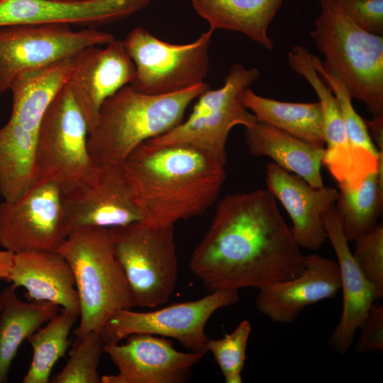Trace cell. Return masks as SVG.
Segmentation results:
<instances>
[{
  "mask_svg": "<svg viewBox=\"0 0 383 383\" xmlns=\"http://www.w3.org/2000/svg\"><path fill=\"white\" fill-rule=\"evenodd\" d=\"M13 256L14 253L9 250H0V281L10 282Z\"/></svg>",
  "mask_w": 383,
  "mask_h": 383,
  "instance_id": "35",
  "label": "cell"
},
{
  "mask_svg": "<svg viewBox=\"0 0 383 383\" xmlns=\"http://www.w3.org/2000/svg\"><path fill=\"white\" fill-rule=\"evenodd\" d=\"M239 299L238 290L223 289L195 301L170 305L156 311L136 312L123 309L115 312L101 331L106 344L118 343L132 334L143 333L177 340L191 352L205 355L209 338L205 326L218 309Z\"/></svg>",
  "mask_w": 383,
  "mask_h": 383,
  "instance_id": "11",
  "label": "cell"
},
{
  "mask_svg": "<svg viewBox=\"0 0 383 383\" xmlns=\"http://www.w3.org/2000/svg\"><path fill=\"white\" fill-rule=\"evenodd\" d=\"M245 138L252 155L271 158L313 187L324 186L321 166L325 147L311 144L262 122L246 128Z\"/></svg>",
  "mask_w": 383,
  "mask_h": 383,
  "instance_id": "21",
  "label": "cell"
},
{
  "mask_svg": "<svg viewBox=\"0 0 383 383\" xmlns=\"http://www.w3.org/2000/svg\"><path fill=\"white\" fill-rule=\"evenodd\" d=\"M251 331L250 322L242 321L231 333L223 338L209 339L208 352L212 353L226 383H242V371L245 361V352Z\"/></svg>",
  "mask_w": 383,
  "mask_h": 383,
  "instance_id": "31",
  "label": "cell"
},
{
  "mask_svg": "<svg viewBox=\"0 0 383 383\" xmlns=\"http://www.w3.org/2000/svg\"><path fill=\"white\" fill-rule=\"evenodd\" d=\"M353 256L365 277L374 287L378 299L383 296V225L378 223L357 239Z\"/></svg>",
  "mask_w": 383,
  "mask_h": 383,
  "instance_id": "32",
  "label": "cell"
},
{
  "mask_svg": "<svg viewBox=\"0 0 383 383\" xmlns=\"http://www.w3.org/2000/svg\"><path fill=\"white\" fill-rule=\"evenodd\" d=\"M110 231L133 306L155 307L166 303L178 279L174 225L138 221Z\"/></svg>",
  "mask_w": 383,
  "mask_h": 383,
  "instance_id": "6",
  "label": "cell"
},
{
  "mask_svg": "<svg viewBox=\"0 0 383 383\" xmlns=\"http://www.w3.org/2000/svg\"><path fill=\"white\" fill-rule=\"evenodd\" d=\"M153 0H0V27L22 23L94 28L129 17Z\"/></svg>",
  "mask_w": 383,
  "mask_h": 383,
  "instance_id": "18",
  "label": "cell"
},
{
  "mask_svg": "<svg viewBox=\"0 0 383 383\" xmlns=\"http://www.w3.org/2000/svg\"><path fill=\"white\" fill-rule=\"evenodd\" d=\"M10 282L27 290L29 301H48L60 309L79 313L78 292L67 260L56 251L14 254Z\"/></svg>",
  "mask_w": 383,
  "mask_h": 383,
  "instance_id": "20",
  "label": "cell"
},
{
  "mask_svg": "<svg viewBox=\"0 0 383 383\" xmlns=\"http://www.w3.org/2000/svg\"><path fill=\"white\" fill-rule=\"evenodd\" d=\"M36 133L10 118L0 128V195L18 199L35 184Z\"/></svg>",
  "mask_w": 383,
  "mask_h": 383,
  "instance_id": "27",
  "label": "cell"
},
{
  "mask_svg": "<svg viewBox=\"0 0 383 383\" xmlns=\"http://www.w3.org/2000/svg\"><path fill=\"white\" fill-rule=\"evenodd\" d=\"M1 297L0 383H6L12 362L23 341L55 316L60 308L48 301H23L11 286L1 292Z\"/></svg>",
  "mask_w": 383,
  "mask_h": 383,
  "instance_id": "24",
  "label": "cell"
},
{
  "mask_svg": "<svg viewBox=\"0 0 383 383\" xmlns=\"http://www.w3.org/2000/svg\"><path fill=\"white\" fill-rule=\"evenodd\" d=\"M115 39L94 28L73 30L70 25L22 23L0 27V94L23 72L72 57L91 45Z\"/></svg>",
  "mask_w": 383,
  "mask_h": 383,
  "instance_id": "10",
  "label": "cell"
},
{
  "mask_svg": "<svg viewBox=\"0 0 383 383\" xmlns=\"http://www.w3.org/2000/svg\"><path fill=\"white\" fill-rule=\"evenodd\" d=\"M67 84L87 123L95 128L104 102L132 82L135 65L123 40L114 39L104 48H84L72 57Z\"/></svg>",
  "mask_w": 383,
  "mask_h": 383,
  "instance_id": "15",
  "label": "cell"
},
{
  "mask_svg": "<svg viewBox=\"0 0 383 383\" xmlns=\"http://www.w3.org/2000/svg\"><path fill=\"white\" fill-rule=\"evenodd\" d=\"M209 28L241 33L265 49L274 45L267 34L284 0H190Z\"/></svg>",
  "mask_w": 383,
  "mask_h": 383,
  "instance_id": "23",
  "label": "cell"
},
{
  "mask_svg": "<svg viewBox=\"0 0 383 383\" xmlns=\"http://www.w3.org/2000/svg\"><path fill=\"white\" fill-rule=\"evenodd\" d=\"M340 289L337 262L310 254L305 255V267L297 276L260 289L255 306L271 321L290 323L306 306L335 297Z\"/></svg>",
  "mask_w": 383,
  "mask_h": 383,
  "instance_id": "16",
  "label": "cell"
},
{
  "mask_svg": "<svg viewBox=\"0 0 383 383\" xmlns=\"http://www.w3.org/2000/svg\"><path fill=\"white\" fill-rule=\"evenodd\" d=\"M371 135L374 138L379 150H383V118L365 120ZM370 135V136H371Z\"/></svg>",
  "mask_w": 383,
  "mask_h": 383,
  "instance_id": "36",
  "label": "cell"
},
{
  "mask_svg": "<svg viewBox=\"0 0 383 383\" xmlns=\"http://www.w3.org/2000/svg\"><path fill=\"white\" fill-rule=\"evenodd\" d=\"M377 170L368 174L357 188L339 191L334 206L348 242L355 241L374 228L382 213L383 189L379 185Z\"/></svg>",
  "mask_w": 383,
  "mask_h": 383,
  "instance_id": "28",
  "label": "cell"
},
{
  "mask_svg": "<svg viewBox=\"0 0 383 383\" xmlns=\"http://www.w3.org/2000/svg\"><path fill=\"white\" fill-rule=\"evenodd\" d=\"M209 89L204 82L175 93L150 95L124 86L104 102L89 133L87 146L94 162L121 163L141 143L180 124L191 102Z\"/></svg>",
  "mask_w": 383,
  "mask_h": 383,
  "instance_id": "3",
  "label": "cell"
},
{
  "mask_svg": "<svg viewBox=\"0 0 383 383\" xmlns=\"http://www.w3.org/2000/svg\"><path fill=\"white\" fill-rule=\"evenodd\" d=\"M213 32L209 28L190 43L172 44L135 28L123 40L135 68L129 85L143 94L162 95L204 83Z\"/></svg>",
  "mask_w": 383,
  "mask_h": 383,
  "instance_id": "9",
  "label": "cell"
},
{
  "mask_svg": "<svg viewBox=\"0 0 383 383\" xmlns=\"http://www.w3.org/2000/svg\"><path fill=\"white\" fill-rule=\"evenodd\" d=\"M189 267L210 292L260 289L297 276L305 255L274 196L258 189L228 195L218 203Z\"/></svg>",
  "mask_w": 383,
  "mask_h": 383,
  "instance_id": "1",
  "label": "cell"
},
{
  "mask_svg": "<svg viewBox=\"0 0 383 383\" xmlns=\"http://www.w3.org/2000/svg\"><path fill=\"white\" fill-rule=\"evenodd\" d=\"M60 313L30 335L33 357L23 383H48L57 360L66 357L69 334L79 313L60 309Z\"/></svg>",
  "mask_w": 383,
  "mask_h": 383,
  "instance_id": "29",
  "label": "cell"
},
{
  "mask_svg": "<svg viewBox=\"0 0 383 383\" xmlns=\"http://www.w3.org/2000/svg\"><path fill=\"white\" fill-rule=\"evenodd\" d=\"M68 234L62 192L52 182L35 184L0 204V245L14 254L57 251Z\"/></svg>",
  "mask_w": 383,
  "mask_h": 383,
  "instance_id": "13",
  "label": "cell"
},
{
  "mask_svg": "<svg viewBox=\"0 0 383 383\" xmlns=\"http://www.w3.org/2000/svg\"><path fill=\"white\" fill-rule=\"evenodd\" d=\"M349 18L370 33L383 35V0H340Z\"/></svg>",
  "mask_w": 383,
  "mask_h": 383,
  "instance_id": "33",
  "label": "cell"
},
{
  "mask_svg": "<svg viewBox=\"0 0 383 383\" xmlns=\"http://www.w3.org/2000/svg\"><path fill=\"white\" fill-rule=\"evenodd\" d=\"M327 233L337 257L343 292V309L340 320L328 339V345L336 353L345 355L369 309L378 299L373 285L357 266L348 245L335 206L323 216Z\"/></svg>",
  "mask_w": 383,
  "mask_h": 383,
  "instance_id": "19",
  "label": "cell"
},
{
  "mask_svg": "<svg viewBox=\"0 0 383 383\" xmlns=\"http://www.w3.org/2000/svg\"><path fill=\"white\" fill-rule=\"evenodd\" d=\"M311 37L322 65L339 79L372 118H383V36L367 32L344 11L340 0H318Z\"/></svg>",
  "mask_w": 383,
  "mask_h": 383,
  "instance_id": "4",
  "label": "cell"
},
{
  "mask_svg": "<svg viewBox=\"0 0 383 383\" xmlns=\"http://www.w3.org/2000/svg\"><path fill=\"white\" fill-rule=\"evenodd\" d=\"M243 101L258 122L271 125L311 144L325 147L324 121L318 101H280L260 96L250 87L243 91Z\"/></svg>",
  "mask_w": 383,
  "mask_h": 383,
  "instance_id": "26",
  "label": "cell"
},
{
  "mask_svg": "<svg viewBox=\"0 0 383 383\" xmlns=\"http://www.w3.org/2000/svg\"><path fill=\"white\" fill-rule=\"evenodd\" d=\"M72 57L21 73L9 87L13 102L10 118L37 133L44 113L68 81Z\"/></svg>",
  "mask_w": 383,
  "mask_h": 383,
  "instance_id": "22",
  "label": "cell"
},
{
  "mask_svg": "<svg viewBox=\"0 0 383 383\" xmlns=\"http://www.w3.org/2000/svg\"><path fill=\"white\" fill-rule=\"evenodd\" d=\"M2 307H3V301H2V297H1V292L0 290V313L2 310Z\"/></svg>",
  "mask_w": 383,
  "mask_h": 383,
  "instance_id": "37",
  "label": "cell"
},
{
  "mask_svg": "<svg viewBox=\"0 0 383 383\" xmlns=\"http://www.w3.org/2000/svg\"><path fill=\"white\" fill-rule=\"evenodd\" d=\"M360 334L355 345L358 353L383 351V306L373 304L369 309L359 328Z\"/></svg>",
  "mask_w": 383,
  "mask_h": 383,
  "instance_id": "34",
  "label": "cell"
},
{
  "mask_svg": "<svg viewBox=\"0 0 383 383\" xmlns=\"http://www.w3.org/2000/svg\"><path fill=\"white\" fill-rule=\"evenodd\" d=\"M63 1H90V0H63Z\"/></svg>",
  "mask_w": 383,
  "mask_h": 383,
  "instance_id": "38",
  "label": "cell"
},
{
  "mask_svg": "<svg viewBox=\"0 0 383 383\" xmlns=\"http://www.w3.org/2000/svg\"><path fill=\"white\" fill-rule=\"evenodd\" d=\"M57 252L70 265L78 292L80 321L74 331L76 337L91 331L101 332L115 312L133 307L110 228L73 229Z\"/></svg>",
  "mask_w": 383,
  "mask_h": 383,
  "instance_id": "5",
  "label": "cell"
},
{
  "mask_svg": "<svg viewBox=\"0 0 383 383\" xmlns=\"http://www.w3.org/2000/svg\"><path fill=\"white\" fill-rule=\"evenodd\" d=\"M105 345L99 331H89L77 337L66 365L50 382L101 383L98 367Z\"/></svg>",
  "mask_w": 383,
  "mask_h": 383,
  "instance_id": "30",
  "label": "cell"
},
{
  "mask_svg": "<svg viewBox=\"0 0 383 383\" xmlns=\"http://www.w3.org/2000/svg\"><path fill=\"white\" fill-rule=\"evenodd\" d=\"M265 182L289 214L290 229L299 246L318 250L327 238L323 216L334 206L339 191L331 187H313L273 162L267 165Z\"/></svg>",
  "mask_w": 383,
  "mask_h": 383,
  "instance_id": "17",
  "label": "cell"
},
{
  "mask_svg": "<svg viewBox=\"0 0 383 383\" xmlns=\"http://www.w3.org/2000/svg\"><path fill=\"white\" fill-rule=\"evenodd\" d=\"M106 353L118 372L103 375L101 383H183L204 355L182 353L173 343L150 334H132L124 344H106Z\"/></svg>",
  "mask_w": 383,
  "mask_h": 383,
  "instance_id": "14",
  "label": "cell"
},
{
  "mask_svg": "<svg viewBox=\"0 0 383 383\" xmlns=\"http://www.w3.org/2000/svg\"><path fill=\"white\" fill-rule=\"evenodd\" d=\"M62 203L68 233L77 228H111L145 220L121 163L96 165L62 192Z\"/></svg>",
  "mask_w": 383,
  "mask_h": 383,
  "instance_id": "12",
  "label": "cell"
},
{
  "mask_svg": "<svg viewBox=\"0 0 383 383\" xmlns=\"http://www.w3.org/2000/svg\"><path fill=\"white\" fill-rule=\"evenodd\" d=\"M88 135L87 121L66 84L37 131L35 184L52 182L65 192L92 171L96 165L88 150Z\"/></svg>",
  "mask_w": 383,
  "mask_h": 383,
  "instance_id": "8",
  "label": "cell"
},
{
  "mask_svg": "<svg viewBox=\"0 0 383 383\" xmlns=\"http://www.w3.org/2000/svg\"><path fill=\"white\" fill-rule=\"evenodd\" d=\"M311 60L338 100L350 145V174L346 184L340 189H356L368 174L377 170L383 150H379L373 143L365 120L354 109L353 98L342 82L323 67L317 55L311 54Z\"/></svg>",
  "mask_w": 383,
  "mask_h": 383,
  "instance_id": "25",
  "label": "cell"
},
{
  "mask_svg": "<svg viewBox=\"0 0 383 383\" xmlns=\"http://www.w3.org/2000/svg\"><path fill=\"white\" fill-rule=\"evenodd\" d=\"M143 213V221L174 225L204 214L216 201L226 179L225 165L186 145L146 141L121 162Z\"/></svg>",
  "mask_w": 383,
  "mask_h": 383,
  "instance_id": "2",
  "label": "cell"
},
{
  "mask_svg": "<svg viewBox=\"0 0 383 383\" xmlns=\"http://www.w3.org/2000/svg\"><path fill=\"white\" fill-rule=\"evenodd\" d=\"M259 75L255 67L246 68L240 63L233 65L224 84L219 89L210 88L202 93L185 121L146 142L154 145L191 146L226 165V143L233 127L242 125L249 128L258 122L245 106L243 92Z\"/></svg>",
  "mask_w": 383,
  "mask_h": 383,
  "instance_id": "7",
  "label": "cell"
}]
</instances>
